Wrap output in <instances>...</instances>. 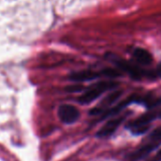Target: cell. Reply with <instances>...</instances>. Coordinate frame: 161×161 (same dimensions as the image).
Segmentation results:
<instances>
[{
	"instance_id": "obj_1",
	"label": "cell",
	"mask_w": 161,
	"mask_h": 161,
	"mask_svg": "<svg viewBox=\"0 0 161 161\" xmlns=\"http://www.w3.org/2000/svg\"><path fill=\"white\" fill-rule=\"evenodd\" d=\"M116 86L117 85L113 82H102V83L96 84L95 86L90 87L88 90H86L82 96H80L78 99V102L82 104H88L92 103L93 101L97 100L105 91L111 90L115 88Z\"/></svg>"
},
{
	"instance_id": "obj_2",
	"label": "cell",
	"mask_w": 161,
	"mask_h": 161,
	"mask_svg": "<svg viewBox=\"0 0 161 161\" xmlns=\"http://www.w3.org/2000/svg\"><path fill=\"white\" fill-rule=\"evenodd\" d=\"M155 117L156 115L153 112L143 114L139 118L131 121L127 125V128H129L134 135H142L149 130L150 124L155 119Z\"/></svg>"
},
{
	"instance_id": "obj_3",
	"label": "cell",
	"mask_w": 161,
	"mask_h": 161,
	"mask_svg": "<svg viewBox=\"0 0 161 161\" xmlns=\"http://www.w3.org/2000/svg\"><path fill=\"white\" fill-rule=\"evenodd\" d=\"M110 59H111V61H112V62L120 69V70H122V71L128 73V74L131 75L133 78H135V79H140V78L142 77L143 71H142L139 67H137L136 65H135L134 64L128 63V62H126V61H124V60H122V59H120V58L115 56L114 54L111 55Z\"/></svg>"
},
{
	"instance_id": "obj_4",
	"label": "cell",
	"mask_w": 161,
	"mask_h": 161,
	"mask_svg": "<svg viewBox=\"0 0 161 161\" xmlns=\"http://www.w3.org/2000/svg\"><path fill=\"white\" fill-rule=\"evenodd\" d=\"M58 116L64 123L71 124L79 119L80 111L73 105L63 104L58 109Z\"/></svg>"
},
{
	"instance_id": "obj_5",
	"label": "cell",
	"mask_w": 161,
	"mask_h": 161,
	"mask_svg": "<svg viewBox=\"0 0 161 161\" xmlns=\"http://www.w3.org/2000/svg\"><path fill=\"white\" fill-rule=\"evenodd\" d=\"M158 146H159L158 144H156V143L147 139V142L143 143L136 151H134L133 153H129L127 155V157H128V159L130 161H139V160L143 159L144 157H146L148 154H150Z\"/></svg>"
},
{
	"instance_id": "obj_6",
	"label": "cell",
	"mask_w": 161,
	"mask_h": 161,
	"mask_svg": "<svg viewBox=\"0 0 161 161\" xmlns=\"http://www.w3.org/2000/svg\"><path fill=\"white\" fill-rule=\"evenodd\" d=\"M123 120H124V117H119V118H116V119H112L108 120L98 131L97 136H99V137H107V136H110L111 135H113L117 131V129L122 123Z\"/></svg>"
},
{
	"instance_id": "obj_7",
	"label": "cell",
	"mask_w": 161,
	"mask_h": 161,
	"mask_svg": "<svg viewBox=\"0 0 161 161\" xmlns=\"http://www.w3.org/2000/svg\"><path fill=\"white\" fill-rule=\"evenodd\" d=\"M102 75V73H98L95 71L90 70H84V71H77L73 72L69 75V79L73 82H87V80H91L94 79L99 78Z\"/></svg>"
},
{
	"instance_id": "obj_8",
	"label": "cell",
	"mask_w": 161,
	"mask_h": 161,
	"mask_svg": "<svg viewBox=\"0 0 161 161\" xmlns=\"http://www.w3.org/2000/svg\"><path fill=\"white\" fill-rule=\"evenodd\" d=\"M121 96V91H115V92H112L110 93L102 103L101 106H98L96 107L95 109L91 110L90 114L91 115H99L100 113H102L103 111L104 108L108 107L109 105H111L112 103H114L119 97Z\"/></svg>"
},
{
	"instance_id": "obj_9",
	"label": "cell",
	"mask_w": 161,
	"mask_h": 161,
	"mask_svg": "<svg viewBox=\"0 0 161 161\" xmlns=\"http://www.w3.org/2000/svg\"><path fill=\"white\" fill-rule=\"evenodd\" d=\"M133 58L137 64H142V65H148L153 61L152 55L147 50H145L143 48H140V47H137V48H136L134 50Z\"/></svg>"
},
{
	"instance_id": "obj_10",
	"label": "cell",
	"mask_w": 161,
	"mask_h": 161,
	"mask_svg": "<svg viewBox=\"0 0 161 161\" xmlns=\"http://www.w3.org/2000/svg\"><path fill=\"white\" fill-rule=\"evenodd\" d=\"M148 140H151L158 145L161 144V126L154 129L151 134L150 136H148Z\"/></svg>"
},
{
	"instance_id": "obj_11",
	"label": "cell",
	"mask_w": 161,
	"mask_h": 161,
	"mask_svg": "<svg viewBox=\"0 0 161 161\" xmlns=\"http://www.w3.org/2000/svg\"><path fill=\"white\" fill-rule=\"evenodd\" d=\"M101 73H102V75H103L105 77H110V78L120 76V72L118 69H115V68H105Z\"/></svg>"
},
{
	"instance_id": "obj_12",
	"label": "cell",
	"mask_w": 161,
	"mask_h": 161,
	"mask_svg": "<svg viewBox=\"0 0 161 161\" xmlns=\"http://www.w3.org/2000/svg\"><path fill=\"white\" fill-rule=\"evenodd\" d=\"M149 161H161V150L158 151L157 153L153 158H151Z\"/></svg>"
},
{
	"instance_id": "obj_13",
	"label": "cell",
	"mask_w": 161,
	"mask_h": 161,
	"mask_svg": "<svg viewBox=\"0 0 161 161\" xmlns=\"http://www.w3.org/2000/svg\"><path fill=\"white\" fill-rule=\"evenodd\" d=\"M157 73H158V75L161 77V64L158 65V67H157Z\"/></svg>"
},
{
	"instance_id": "obj_14",
	"label": "cell",
	"mask_w": 161,
	"mask_h": 161,
	"mask_svg": "<svg viewBox=\"0 0 161 161\" xmlns=\"http://www.w3.org/2000/svg\"><path fill=\"white\" fill-rule=\"evenodd\" d=\"M159 117H160V118H161V112H160V113H159Z\"/></svg>"
}]
</instances>
